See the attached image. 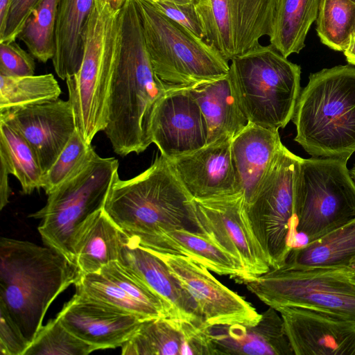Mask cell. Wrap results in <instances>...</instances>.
Segmentation results:
<instances>
[{
	"label": "cell",
	"instance_id": "cell-35",
	"mask_svg": "<svg viewBox=\"0 0 355 355\" xmlns=\"http://www.w3.org/2000/svg\"><path fill=\"white\" fill-rule=\"evenodd\" d=\"M96 154L91 144L75 130L54 163L44 173L42 189L49 195L76 175Z\"/></svg>",
	"mask_w": 355,
	"mask_h": 355
},
{
	"label": "cell",
	"instance_id": "cell-46",
	"mask_svg": "<svg viewBox=\"0 0 355 355\" xmlns=\"http://www.w3.org/2000/svg\"><path fill=\"white\" fill-rule=\"evenodd\" d=\"M146 1H152V0H146ZM155 1H171V2L178 3H193L192 0H155Z\"/></svg>",
	"mask_w": 355,
	"mask_h": 355
},
{
	"label": "cell",
	"instance_id": "cell-8",
	"mask_svg": "<svg viewBox=\"0 0 355 355\" xmlns=\"http://www.w3.org/2000/svg\"><path fill=\"white\" fill-rule=\"evenodd\" d=\"M275 310L298 306L324 312L355 324V279L351 268H270L244 283Z\"/></svg>",
	"mask_w": 355,
	"mask_h": 355
},
{
	"label": "cell",
	"instance_id": "cell-7",
	"mask_svg": "<svg viewBox=\"0 0 355 355\" xmlns=\"http://www.w3.org/2000/svg\"><path fill=\"white\" fill-rule=\"evenodd\" d=\"M136 2L153 71L167 90L190 89L228 74V62L204 39L147 1Z\"/></svg>",
	"mask_w": 355,
	"mask_h": 355
},
{
	"label": "cell",
	"instance_id": "cell-26",
	"mask_svg": "<svg viewBox=\"0 0 355 355\" xmlns=\"http://www.w3.org/2000/svg\"><path fill=\"white\" fill-rule=\"evenodd\" d=\"M189 89L206 121L207 144L225 137L233 139L249 124L229 73Z\"/></svg>",
	"mask_w": 355,
	"mask_h": 355
},
{
	"label": "cell",
	"instance_id": "cell-12",
	"mask_svg": "<svg viewBox=\"0 0 355 355\" xmlns=\"http://www.w3.org/2000/svg\"><path fill=\"white\" fill-rule=\"evenodd\" d=\"M277 0H201L196 5L204 40L225 60L241 56L269 37Z\"/></svg>",
	"mask_w": 355,
	"mask_h": 355
},
{
	"label": "cell",
	"instance_id": "cell-49",
	"mask_svg": "<svg viewBox=\"0 0 355 355\" xmlns=\"http://www.w3.org/2000/svg\"><path fill=\"white\" fill-rule=\"evenodd\" d=\"M193 2L196 5L198 4L201 0H192Z\"/></svg>",
	"mask_w": 355,
	"mask_h": 355
},
{
	"label": "cell",
	"instance_id": "cell-47",
	"mask_svg": "<svg viewBox=\"0 0 355 355\" xmlns=\"http://www.w3.org/2000/svg\"><path fill=\"white\" fill-rule=\"evenodd\" d=\"M349 172H350V175H351L352 179L355 182V165L352 168V169L349 171Z\"/></svg>",
	"mask_w": 355,
	"mask_h": 355
},
{
	"label": "cell",
	"instance_id": "cell-4",
	"mask_svg": "<svg viewBox=\"0 0 355 355\" xmlns=\"http://www.w3.org/2000/svg\"><path fill=\"white\" fill-rule=\"evenodd\" d=\"M292 121L294 140L311 157L347 161L355 153V67L338 65L311 73Z\"/></svg>",
	"mask_w": 355,
	"mask_h": 355
},
{
	"label": "cell",
	"instance_id": "cell-19",
	"mask_svg": "<svg viewBox=\"0 0 355 355\" xmlns=\"http://www.w3.org/2000/svg\"><path fill=\"white\" fill-rule=\"evenodd\" d=\"M232 140L222 137L191 153L167 159L192 198L240 192L232 161Z\"/></svg>",
	"mask_w": 355,
	"mask_h": 355
},
{
	"label": "cell",
	"instance_id": "cell-3",
	"mask_svg": "<svg viewBox=\"0 0 355 355\" xmlns=\"http://www.w3.org/2000/svg\"><path fill=\"white\" fill-rule=\"evenodd\" d=\"M104 209L132 241L139 244L158 230L198 232L193 198L169 161L157 156L141 173L121 180L117 173Z\"/></svg>",
	"mask_w": 355,
	"mask_h": 355
},
{
	"label": "cell",
	"instance_id": "cell-23",
	"mask_svg": "<svg viewBox=\"0 0 355 355\" xmlns=\"http://www.w3.org/2000/svg\"><path fill=\"white\" fill-rule=\"evenodd\" d=\"M137 245L158 254L188 257L237 283L243 284L251 279L237 259L198 232L158 230Z\"/></svg>",
	"mask_w": 355,
	"mask_h": 355
},
{
	"label": "cell",
	"instance_id": "cell-42",
	"mask_svg": "<svg viewBox=\"0 0 355 355\" xmlns=\"http://www.w3.org/2000/svg\"><path fill=\"white\" fill-rule=\"evenodd\" d=\"M9 169L4 162L0 160V209L1 210L9 202L11 193L8 184Z\"/></svg>",
	"mask_w": 355,
	"mask_h": 355
},
{
	"label": "cell",
	"instance_id": "cell-15",
	"mask_svg": "<svg viewBox=\"0 0 355 355\" xmlns=\"http://www.w3.org/2000/svg\"><path fill=\"white\" fill-rule=\"evenodd\" d=\"M150 135L152 143L168 159L191 153L207 144L206 121L189 89L166 92L153 110Z\"/></svg>",
	"mask_w": 355,
	"mask_h": 355
},
{
	"label": "cell",
	"instance_id": "cell-44",
	"mask_svg": "<svg viewBox=\"0 0 355 355\" xmlns=\"http://www.w3.org/2000/svg\"><path fill=\"white\" fill-rule=\"evenodd\" d=\"M343 53L348 64L355 67V37Z\"/></svg>",
	"mask_w": 355,
	"mask_h": 355
},
{
	"label": "cell",
	"instance_id": "cell-21",
	"mask_svg": "<svg viewBox=\"0 0 355 355\" xmlns=\"http://www.w3.org/2000/svg\"><path fill=\"white\" fill-rule=\"evenodd\" d=\"M119 261L166 302L173 319L207 325L193 297L155 252L139 246L125 235Z\"/></svg>",
	"mask_w": 355,
	"mask_h": 355
},
{
	"label": "cell",
	"instance_id": "cell-18",
	"mask_svg": "<svg viewBox=\"0 0 355 355\" xmlns=\"http://www.w3.org/2000/svg\"><path fill=\"white\" fill-rule=\"evenodd\" d=\"M276 310L295 355H355L354 323L304 307Z\"/></svg>",
	"mask_w": 355,
	"mask_h": 355
},
{
	"label": "cell",
	"instance_id": "cell-32",
	"mask_svg": "<svg viewBox=\"0 0 355 355\" xmlns=\"http://www.w3.org/2000/svg\"><path fill=\"white\" fill-rule=\"evenodd\" d=\"M320 42L336 51H345L355 37V3L322 0L316 19Z\"/></svg>",
	"mask_w": 355,
	"mask_h": 355
},
{
	"label": "cell",
	"instance_id": "cell-5",
	"mask_svg": "<svg viewBox=\"0 0 355 355\" xmlns=\"http://www.w3.org/2000/svg\"><path fill=\"white\" fill-rule=\"evenodd\" d=\"M120 10L107 0H94L80 69L65 80L76 130L88 144L107 124L109 92L120 48Z\"/></svg>",
	"mask_w": 355,
	"mask_h": 355
},
{
	"label": "cell",
	"instance_id": "cell-31",
	"mask_svg": "<svg viewBox=\"0 0 355 355\" xmlns=\"http://www.w3.org/2000/svg\"><path fill=\"white\" fill-rule=\"evenodd\" d=\"M62 94L52 73L28 76L0 75V111L52 101Z\"/></svg>",
	"mask_w": 355,
	"mask_h": 355
},
{
	"label": "cell",
	"instance_id": "cell-28",
	"mask_svg": "<svg viewBox=\"0 0 355 355\" xmlns=\"http://www.w3.org/2000/svg\"><path fill=\"white\" fill-rule=\"evenodd\" d=\"M354 263L355 218L317 239L293 248L282 266L291 268H352Z\"/></svg>",
	"mask_w": 355,
	"mask_h": 355
},
{
	"label": "cell",
	"instance_id": "cell-2",
	"mask_svg": "<svg viewBox=\"0 0 355 355\" xmlns=\"http://www.w3.org/2000/svg\"><path fill=\"white\" fill-rule=\"evenodd\" d=\"M80 275L75 263L51 247L1 239L0 306L30 343L51 303Z\"/></svg>",
	"mask_w": 355,
	"mask_h": 355
},
{
	"label": "cell",
	"instance_id": "cell-48",
	"mask_svg": "<svg viewBox=\"0 0 355 355\" xmlns=\"http://www.w3.org/2000/svg\"><path fill=\"white\" fill-rule=\"evenodd\" d=\"M351 269H352V277H354V279H355V263H354V265L352 266Z\"/></svg>",
	"mask_w": 355,
	"mask_h": 355
},
{
	"label": "cell",
	"instance_id": "cell-37",
	"mask_svg": "<svg viewBox=\"0 0 355 355\" xmlns=\"http://www.w3.org/2000/svg\"><path fill=\"white\" fill-rule=\"evenodd\" d=\"M99 272L120 286L130 296L158 311L164 318L173 319L171 309L166 302L119 261L109 263Z\"/></svg>",
	"mask_w": 355,
	"mask_h": 355
},
{
	"label": "cell",
	"instance_id": "cell-33",
	"mask_svg": "<svg viewBox=\"0 0 355 355\" xmlns=\"http://www.w3.org/2000/svg\"><path fill=\"white\" fill-rule=\"evenodd\" d=\"M60 0H40L18 35L30 53L42 62L53 58Z\"/></svg>",
	"mask_w": 355,
	"mask_h": 355
},
{
	"label": "cell",
	"instance_id": "cell-45",
	"mask_svg": "<svg viewBox=\"0 0 355 355\" xmlns=\"http://www.w3.org/2000/svg\"><path fill=\"white\" fill-rule=\"evenodd\" d=\"M111 6L116 10L121 9L125 0H107Z\"/></svg>",
	"mask_w": 355,
	"mask_h": 355
},
{
	"label": "cell",
	"instance_id": "cell-9",
	"mask_svg": "<svg viewBox=\"0 0 355 355\" xmlns=\"http://www.w3.org/2000/svg\"><path fill=\"white\" fill-rule=\"evenodd\" d=\"M347 160L302 158L295 184V232L307 242L355 218V182Z\"/></svg>",
	"mask_w": 355,
	"mask_h": 355
},
{
	"label": "cell",
	"instance_id": "cell-13",
	"mask_svg": "<svg viewBox=\"0 0 355 355\" xmlns=\"http://www.w3.org/2000/svg\"><path fill=\"white\" fill-rule=\"evenodd\" d=\"M198 231L237 259L253 278L270 269L269 260L248 216L242 192L193 199Z\"/></svg>",
	"mask_w": 355,
	"mask_h": 355
},
{
	"label": "cell",
	"instance_id": "cell-43",
	"mask_svg": "<svg viewBox=\"0 0 355 355\" xmlns=\"http://www.w3.org/2000/svg\"><path fill=\"white\" fill-rule=\"evenodd\" d=\"M11 0H0V35L4 32Z\"/></svg>",
	"mask_w": 355,
	"mask_h": 355
},
{
	"label": "cell",
	"instance_id": "cell-38",
	"mask_svg": "<svg viewBox=\"0 0 355 355\" xmlns=\"http://www.w3.org/2000/svg\"><path fill=\"white\" fill-rule=\"evenodd\" d=\"M31 53L15 41L0 42V75L28 76L35 75V63Z\"/></svg>",
	"mask_w": 355,
	"mask_h": 355
},
{
	"label": "cell",
	"instance_id": "cell-25",
	"mask_svg": "<svg viewBox=\"0 0 355 355\" xmlns=\"http://www.w3.org/2000/svg\"><path fill=\"white\" fill-rule=\"evenodd\" d=\"M125 239L104 207L89 216L76 230L72 244L73 261L81 275L99 272L119 261Z\"/></svg>",
	"mask_w": 355,
	"mask_h": 355
},
{
	"label": "cell",
	"instance_id": "cell-10",
	"mask_svg": "<svg viewBox=\"0 0 355 355\" xmlns=\"http://www.w3.org/2000/svg\"><path fill=\"white\" fill-rule=\"evenodd\" d=\"M118 169L117 159L96 153L76 175L47 195L44 207L30 215L41 219L37 229L46 245L74 263L72 244L76 232L104 207Z\"/></svg>",
	"mask_w": 355,
	"mask_h": 355
},
{
	"label": "cell",
	"instance_id": "cell-11",
	"mask_svg": "<svg viewBox=\"0 0 355 355\" xmlns=\"http://www.w3.org/2000/svg\"><path fill=\"white\" fill-rule=\"evenodd\" d=\"M302 157L284 145L246 210L270 268L282 266L295 243V184Z\"/></svg>",
	"mask_w": 355,
	"mask_h": 355
},
{
	"label": "cell",
	"instance_id": "cell-6",
	"mask_svg": "<svg viewBox=\"0 0 355 355\" xmlns=\"http://www.w3.org/2000/svg\"><path fill=\"white\" fill-rule=\"evenodd\" d=\"M229 73L249 123L284 128L292 120L301 92L300 66L270 44H261L231 60Z\"/></svg>",
	"mask_w": 355,
	"mask_h": 355
},
{
	"label": "cell",
	"instance_id": "cell-50",
	"mask_svg": "<svg viewBox=\"0 0 355 355\" xmlns=\"http://www.w3.org/2000/svg\"><path fill=\"white\" fill-rule=\"evenodd\" d=\"M350 1H353L354 3H355V0H350Z\"/></svg>",
	"mask_w": 355,
	"mask_h": 355
},
{
	"label": "cell",
	"instance_id": "cell-14",
	"mask_svg": "<svg viewBox=\"0 0 355 355\" xmlns=\"http://www.w3.org/2000/svg\"><path fill=\"white\" fill-rule=\"evenodd\" d=\"M155 254L193 297L207 326L254 324L260 320L261 313L251 303L220 283L205 266L188 257Z\"/></svg>",
	"mask_w": 355,
	"mask_h": 355
},
{
	"label": "cell",
	"instance_id": "cell-22",
	"mask_svg": "<svg viewBox=\"0 0 355 355\" xmlns=\"http://www.w3.org/2000/svg\"><path fill=\"white\" fill-rule=\"evenodd\" d=\"M254 324L208 326L216 354L293 355L279 313H261Z\"/></svg>",
	"mask_w": 355,
	"mask_h": 355
},
{
	"label": "cell",
	"instance_id": "cell-17",
	"mask_svg": "<svg viewBox=\"0 0 355 355\" xmlns=\"http://www.w3.org/2000/svg\"><path fill=\"white\" fill-rule=\"evenodd\" d=\"M57 318L68 331L96 350L121 347L146 320L78 291Z\"/></svg>",
	"mask_w": 355,
	"mask_h": 355
},
{
	"label": "cell",
	"instance_id": "cell-40",
	"mask_svg": "<svg viewBox=\"0 0 355 355\" xmlns=\"http://www.w3.org/2000/svg\"><path fill=\"white\" fill-rule=\"evenodd\" d=\"M31 343L6 310L0 306V352L3 355H24Z\"/></svg>",
	"mask_w": 355,
	"mask_h": 355
},
{
	"label": "cell",
	"instance_id": "cell-16",
	"mask_svg": "<svg viewBox=\"0 0 355 355\" xmlns=\"http://www.w3.org/2000/svg\"><path fill=\"white\" fill-rule=\"evenodd\" d=\"M0 121L12 127L28 143L44 175L76 130L70 102L60 98L1 110Z\"/></svg>",
	"mask_w": 355,
	"mask_h": 355
},
{
	"label": "cell",
	"instance_id": "cell-41",
	"mask_svg": "<svg viewBox=\"0 0 355 355\" xmlns=\"http://www.w3.org/2000/svg\"><path fill=\"white\" fill-rule=\"evenodd\" d=\"M40 0H11L4 32L0 42L15 41Z\"/></svg>",
	"mask_w": 355,
	"mask_h": 355
},
{
	"label": "cell",
	"instance_id": "cell-36",
	"mask_svg": "<svg viewBox=\"0 0 355 355\" xmlns=\"http://www.w3.org/2000/svg\"><path fill=\"white\" fill-rule=\"evenodd\" d=\"M96 351L68 331L56 317L42 326L24 355H87Z\"/></svg>",
	"mask_w": 355,
	"mask_h": 355
},
{
	"label": "cell",
	"instance_id": "cell-34",
	"mask_svg": "<svg viewBox=\"0 0 355 355\" xmlns=\"http://www.w3.org/2000/svg\"><path fill=\"white\" fill-rule=\"evenodd\" d=\"M75 286L76 291L135 313L146 320L164 318L158 311L130 296L101 272L81 275Z\"/></svg>",
	"mask_w": 355,
	"mask_h": 355
},
{
	"label": "cell",
	"instance_id": "cell-30",
	"mask_svg": "<svg viewBox=\"0 0 355 355\" xmlns=\"http://www.w3.org/2000/svg\"><path fill=\"white\" fill-rule=\"evenodd\" d=\"M0 160L19 182L24 194L42 188L44 173L28 143L12 127L0 121Z\"/></svg>",
	"mask_w": 355,
	"mask_h": 355
},
{
	"label": "cell",
	"instance_id": "cell-39",
	"mask_svg": "<svg viewBox=\"0 0 355 355\" xmlns=\"http://www.w3.org/2000/svg\"><path fill=\"white\" fill-rule=\"evenodd\" d=\"M157 10L204 39V30L193 3H178L164 1H147Z\"/></svg>",
	"mask_w": 355,
	"mask_h": 355
},
{
	"label": "cell",
	"instance_id": "cell-1",
	"mask_svg": "<svg viewBox=\"0 0 355 355\" xmlns=\"http://www.w3.org/2000/svg\"><path fill=\"white\" fill-rule=\"evenodd\" d=\"M120 32L103 131L114 151L124 157L142 153L152 144V114L167 89L153 71L136 0H125L121 8Z\"/></svg>",
	"mask_w": 355,
	"mask_h": 355
},
{
	"label": "cell",
	"instance_id": "cell-29",
	"mask_svg": "<svg viewBox=\"0 0 355 355\" xmlns=\"http://www.w3.org/2000/svg\"><path fill=\"white\" fill-rule=\"evenodd\" d=\"M322 0H277L269 40L284 56L299 53L317 19Z\"/></svg>",
	"mask_w": 355,
	"mask_h": 355
},
{
	"label": "cell",
	"instance_id": "cell-20",
	"mask_svg": "<svg viewBox=\"0 0 355 355\" xmlns=\"http://www.w3.org/2000/svg\"><path fill=\"white\" fill-rule=\"evenodd\" d=\"M121 347L123 355H215L207 325L168 318L144 320Z\"/></svg>",
	"mask_w": 355,
	"mask_h": 355
},
{
	"label": "cell",
	"instance_id": "cell-27",
	"mask_svg": "<svg viewBox=\"0 0 355 355\" xmlns=\"http://www.w3.org/2000/svg\"><path fill=\"white\" fill-rule=\"evenodd\" d=\"M93 3L94 0H60L52 62L56 74L62 80H66L80 69Z\"/></svg>",
	"mask_w": 355,
	"mask_h": 355
},
{
	"label": "cell",
	"instance_id": "cell-24",
	"mask_svg": "<svg viewBox=\"0 0 355 355\" xmlns=\"http://www.w3.org/2000/svg\"><path fill=\"white\" fill-rule=\"evenodd\" d=\"M282 146L278 130L251 123L232 139V161L245 205L252 200Z\"/></svg>",
	"mask_w": 355,
	"mask_h": 355
}]
</instances>
